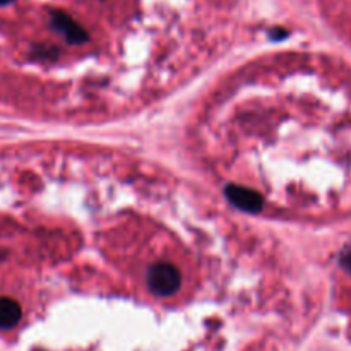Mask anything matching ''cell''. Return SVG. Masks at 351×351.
Masks as SVG:
<instances>
[{
	"label": "cell",
	"mask_w": 351,
	"mask_h": 351,
	"mask_svg": "<svg viewBox=\"0 0 351 351\" xmlns=\"http://www.w3.org/2000/svg\"><path fill=\"white\" fill-rule=\"evenodd\" d=\"M341 264L346 267V269L351 271V249H348L345 254H343Z\"/></svg>",
	"instance_id": "2"
},
{
	"label": "cell",
	"mask_w": 351,
	"mask_h": 351,
	"mask_svg": "<svg viewBox=\"0 0 351 351\" xmlns=\"http://www.w3.org/2000/svg\"><path fill=\"white\" fill-rule=\"evenodd\" d=\"M23 321V311L12 297H0V329H14Z\"/></svg>",
	"instance_id": "1"
},
{
	"label": "cell",
	"mask_w": 351,
	"mask_h": 351,
	"mask_svg": "<svg viewBox=\"0 0 351 351\" xmlns=\"http://www.w3.org/2000/svg\"><path fill=\"white\" fill-rule=\"evenodd\" d=\"M10 2H14V0H0V5H7Z\"/></svg>",
	"instance_id": "3"
}]
</instances>
